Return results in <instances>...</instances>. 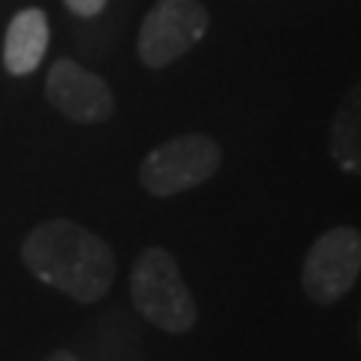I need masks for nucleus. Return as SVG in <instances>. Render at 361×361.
<instances>
[{"label": "nucleus", "mask_w": 361, "mask_h": 361, "mask_svg": "<svg viewBox=\"0 0 361 361\" xmlns=\"http://www.w3.org/2000/svg\"><path fill=\"white\" fill-rule=\"evenodd\" d=\"M329 151L349 175H361V78L343 94L329 127Z\"/></svg>", "instance_id": "8"}, {"label": "nucleus", "mask_w": 361, "mask_h": 361, "mask_svg": "<svg viewBox=\"0 0 361 361\" xmlns=\"http://www.w3.org/2000/svg\"><path fill=\"white\" fill-rule=\"evenodd\" d=\"M211 16L202 0H157L139 30V61L163 70L193 49L208 33Z\"/></svg>", "instance_id": "5"}, {"label": "nucleus", "mask_w": 361, "mask_h": 361, "mask_svg": "<svg viewBox=\"0 0 361 361\" xmlns=\"http://www.w3.org/2000/svg\"><path fill=\"white\" fill-rule=\"evenodd\" d=\"M223 148L205 133H187L169 139L145 157L139 166V184L157 199L178 196L217 175Z\"/></svg>", "instance_id": "3"}, {"label": "nucleus", "mask_w": 361, "mask_h": 361, "mask_svg": "<svg viewBox=\"0 0 361 361\" xmlns=\"http://www.w3.org/2000/svg\"><path fill=\"white\" fill-rule=\"evenodd\" d=\"M358 343H361V316H358Z\"/></svg>", "instance_id": "11"}, {"label": "nucleus", "mask_w": 361, "mask_h": 361, "mask_svg": "<svg viewBox=\"0 0 361 361\" xmlns=\"http://www.w3.org/2000/svg\"><path fill=\"white\" fill-rule=\"evenodd\" d=\"M130 295L145 319L169 334H187L199 319L190 286L166 247H145L133 262Z\"/></svg>", "instance_id": "2"}, {"label": "nucleus", "mask_w": 361, "mask_h": 361, "mask_svg": "<svg viewBox=\"0 0 361 361\" xmlns=\"http://www.w3.org/2000/svg\"><path fill=\"white\" fill-rule=\"evenodd\" d=\"M66 6H70V13H75L78 18H94L106 9L109 0H63Z\"/></svg>", "instance_id": "9"}, {"label": "nucleus", "mask_w": 361, "mask_h": 361, "mask_svg": "<svg viewBox=\"0 0 361 361\" xmlns=\"http://www.w3.org/2000/svg\"><path fill=\"white\" fill-rule=\"evenodd\" d=\"M49 49V18L42 9H21L4 37V66L9 75H30Z\"/></svg>", "instance_id": "7"}, {"label": "nucleus", "mask_w": 361, "mask_h": 361, "mask_svg": "<svg viewBox=\"0 0 361 361\" xmlns=\"http://www.w3.org/2000/svg\"><path fill=\"white\" fill-rule=\"evenodd\" d=\"M21 259L37 280L78 304L99 301L115 283L111 247L75 220L58 217L33 226L21 244Z\"/></svg>", "instance_id": "1"}, {"label": "nucleus", "mask_w": 361, "mask_h": 361, "mask_svg": "<svg viewBox=\"0 0 361 361\" xmlns=\"http://www.w3.org/2000/svg\"><path fill=\"white\" fill-rule=\"evenodd\" d=\"M361 277V229L331 226L310 244L301 265V289L313 304H337Z\"/></svg>", "instance_id": "4"}, {"label": "nucleus", "mask_w": 361, "mask_h": 361, "mask_svg": "<svg viewBox=\"0 0 361 361\" xmlns=\"http://www.w3.org/2000/svg\"><path fill=\"white\" fill-rule=\"evenodd\" d=\"M42 361H78L73 353H66V349H54V353L51 355H45Z\"/></svg>", "instance_id": "10"}, {"label": "nucleus", "mask_w": 361, "mask_h": 361, "mask_svg": "<svg viewBox=\"0 0 361 361\" xmlns=\"http://www.w3.org/2000/svg\"><path fill=\"white\" fill-rule=\"evenodd\" d=\"M45 99L73 123H103L115 115V94L106 78L61 58L45 78Z\"/></svg>", "instance_id": "6"}]
</instances>
